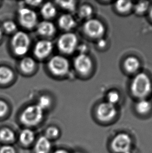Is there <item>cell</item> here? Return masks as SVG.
Listing matches in <instances>:
<instances>
[{
	"label": "cell",
	"mask_w": 152,
	"mask_h": 153,
	"mask_svg": "<svg viewBox=\"0 0 152 153\" xmlns=\"http://www.w3.org/2000/svg\"><path fill=\"white\" fill-rule=\"evenodd\" d=\"M8 111V105L5 102L0 100V118H2L7 114Z\"/></svg>",
	"instance_id": "30"
},
{
	"label": "cell",
	"mask_w": 152,
	"mask_h": 153,
	"mask_svg": "<svg viewBox=\"0 0 152 153\" xmlns=\"http://www.w3.org/2000/svg\"><path fill=\"white\" fill-rule=\"evenodd\" d=\"M93 10L92 7L88 5H83L79 10V15L83 19H89L92 16Z\"/></svg>",
	"instance_id": "24"
},
{
	"label": "cell",
	"mask_w": 152,
	"mask_h": 153,
	"mask_svg": "<svg viewBox=\"0 0 152 153\" xmlns=\"http://www.w3.org/2000/svg\"><path fill=\"white\" fill-rule=\"evenodd\" d=\"M151 89L150 79L145 73H141L136 76L131 84V90L134 95L143 98L148 95Z\"/></svg>",
	"instance_id": "2"
},
{
	"label": "cell",
	"mask_w": 152,
	"mask_h": 153,
	"mask_svg": "<svg viewBox=\"0 0 152 153\" xmlns=\"http://www.w3.org/2000/svg\"><path fill=\"white\" fill-rule=\"evenodd\" d=\"M53 44L51 41L42 40L38 42L34 48V54L37 58L42 59L51 53Z\"/></svg>",
	"instance_id": "11"
},
{
	"label": "cell",
	"mask_w": 152,
	"mask_h": 153,
	"mask_svg": "<svg viewBox=\"0 0 152 153\" xmlns=\"http://www.w3.org/2000/svg\"><path fill=\"white\" fill-rule=\"evenodd\" d=\"M150 16H151V19H152V8H151V10Z\"/></svg>",
	"instance_id": "37"
},
{
	"label": "cell",
	"mask_w": 152,
	"mask_h": 153,
	"mask_svg": "<svg viewBox=\"0 0 152 153\" xmlns=\"http://www.w3.org/2000/svg\"><path fill=\"white\" fill-rule=\"evenodd\" d=\"M16 28L17 26L16 24L13 21H6L3 24V28L4 30L8 33H13L16 30Z\"/></svg>",
	"instance_id": "28"
},
{
	"label": "cell",
	"mask_w": 152,
	"mask_h": 153,
	"mask_svg": "<svg viewBox=\"0 0 152 153\" xmlns=\"http://www.w3.org/2000/svg\"><path fill=\"white\" fill-rule=\"evenodd\" d=\"M151 109V104L146 100H141L136 105V110L139 114H145Z\"/></svg>",
	"instance_id": "21"
},
{
	"label": "cell",
	"mask_w": 152,
	"mask_h": 153,
	"mask_svg": "<svg viewBox=\"0 0 152 153\" xmlns=\"http://www.w3.org/2000/svg\"><path fill=\"white\" fill-rule=\"evenodd\" d=\"M81 153V152H75V153Z\"/></svg>",
	"instance_id": "38"
},
{
	"label": "cell",
	"mask_w": 152,
	"mask_h": 153,
	"mask_svg": "<svg viewBox=\"0 0 152 153\" xmlns=\"http://www.w3.org/2000/svg\"><path fill=\"white\" fill-rule=\"evenodd\" d=\"M58 24L62 29L69 30L74 28L76 26V21L70 14H64L58 19Z\"/></svg>",
	"instance_id": "15"
},
{
	"label": "cell",
	"mask_w": 152,
	"mask_h": 153,
	"mask_svg": "<svg viewBox=\"0 0 152 153\" xmlns=\"http://www.w3.org/2000/svg\"><path fill=\"white\" fill-rule=\"evenodd\" d=\"M133 145L131 137L126 133H119L114 137L111 142V149L114 153H126L131 152Z\"/></svg>",
	"instance_id": "3"
},
{
	"label": "cell",
	"mask_w": 152,
	"mask_h": 153,
	"mask_svg": "<svg viewBox=\"0 0 152 153\" xmlns=\"http://www.w3.org/2000/svg\"><path fill=\"white\" fill-rule=\"evenodd\" d=\"M60 134V130L57 127L51 126L46 129L44 136L49 140H51L57 139Z\"/></svg>",
	"instance_id": "23"
},
{
	"label": "cell",
	"mask_w": 152,
	"mask_h": 153,
	"mask_svg": "<svg viewBox=\"0 0 152 153\" xmlns=\"http://www.w3.org/2000/svg\"><path fill=\"white\" fill-rule=\"evenodd\" d=\"M14 77V73L6 66H0V84H5L10 82Z\"/></svg>",
	"instance_id": "18"
},
{
	"label": "cell",
	"mask_w": 152,
	"mask_h": 153,
	"mask_svg": "<svg viewBox=\"0 0 152 153\" xmlns=\"http://www.w3.org/2000/svg\"><path fill=\"white\" fill-rule=\"evenodd\" d=\"M43 117V110L37 104L32 105L24 110L20 116V121L26 126H34L41 122Z\"/></svg>",
	"instance_id": "1"
},
{
	"label": "cell",
	"mask_w": 152,
	"mask_h": 153,
	"mask_svg": "<svg viewBox=\"0 0 152 153\" xmlns=\"http://www.w3.org/2000/svg\"><path fill=\"white\" fill-rule=\"evenodd\" d=\"M35 139V134L33 131L29 128H25L21 131L19 135L20 143L25 146L31 145Z\"/></svg>",
	"instance_id": "14"
},
{
	"label": "cell",
	"mask_w": 152,
	"mask_h": 153,
	"mask_svg": "<svg viewBox=\"0 0 152 153\" xmlns=\"http://www.w3.org/2000/svg\"><path fill=\"white\" fill-rule=\"evenodd\" d=\"M132 153L131 151V152H127V153Z\"/></svg>",
	"instance_id": "39"
},
{
	"label": "cell",
	"mask_w": 152,
	"mask_h": 153,
	"mask_svg": "<svg viewBox=\"0 0 152 153\" xmlns=\"http://www.w3.org/2000/svg\"><path fill=\"white\" fill-rule=\"evenodd\" d=\"M27 2L29 5H33V6H37V5H38L42 2L41 1H27Z\"/></svg>",
	"instance_id": "34"
},
{
	"label": "cell",
	"mask_w": 152,
	"mask_h": 153,
	"mask_svg": "<svg viewBox=\"0 0 152 153\" xmlns=\"http://www.w3.org/2000/svg\"><path fill=\"white\" fill-rule=\"evenodd\" d=\"M78 49L80 52V54H85V52L87 50V47L86 45H81L80 46H79Z\"/></svg>",
	"instance_id": "32"
},
{
	"label": "cell",
	"mask_w": 152,
	"mask_h": 153,
	"mask_svg": "<svg viewBox=\"0 0 152 153\" xmlns=\"http://www.w3.org/2000/svg\"><path fill=\"white\" fill-rule=\"evenodd\" d=\"M41 13L44 18L51 19L56 14V9L51 2H47L43 5L41 10Z\"/></svg>",
	"instance_id": "17"
},
{
	"label": "cell",
	"mask_w": 152,
	"mask_h": 153,
	"mask_svg": "<svg viewBox=\"0 0 152 153\" xmlns=\"http://www.w3.org/2000/svg\"><path fill=\"white\" fill-rule=\"evenodd\" d=\"M11 44L15 53L18 56H23L29 50L30 41L27 33L19 31L13 36Z\"/></svg>",
	"instance_id": "4"
},
{
	"label": "cell",
	"mask_w": 152,
	"mask_h": 153,
	"mask_svg": "<svg viewBox=\"0 0 152 153\" xmlns=\"http://www.w3.org/2000/svg\"><path fill=\"white\" fill-rule=\"evenodd\" d=\"M106 45V42L105 40L103 39H101L98 42V46L100 48H104Z\"/></svg>",
	"instance_id": "33"
},
{
	"label": "cell",
	"mask_w": 152,
	"mask_h": 153,
	"mask_svg": "<svg viewBox=\"0 0 152 153\" xmlns=\"http://www.w3.org/2000/svg\"><path fill=\"white\" fill-rule=\"evenodd\" d=\"M140 66V62L137 58L131 56L127 58L125 62V67L128 72L133 73L138 70Z\"/></svg>",
	"instance_id": "20"
},
{
	"label": "cell",
	"mask_w": 152,
	"mask_h": 153,
	"mask_svg": "<svg viewBox=\"0 0 152 153\" xmlns=\"http://www.w3.org/2000/svg\"><path fill=\"white\" fill-rule=\"evenodd\" d=\"M16 139L15 133L8 128L0 129V141L5 143H13Z\"/></svg>",
	"instance_id": "16"
},
{
	"label": "cell",
	"mask_w": 152,
	"mask_h": 153,
	"mask_svg": "<svg viewBox=\"0 0 152 153\" xmlns=\"http://www.w3.org/2000/svg\"><path fill=\"white\" fill-rule=\"evenodd\" d=\"M74 65L78 72L85 75L90 71L92 63L90 58L86 54H80L75 59Z\"/></svg>",
	"instance_id": "10"
},
{
	"label": "cell",
	"mask_w": 152,
	"mask_h": 153,
	"mask_svg": "<svg viewBox=\"0 0 152 153\" xmlns=\"http://www.w3.org/2000/svg\"><path fill=\"white\" fill-rule=\"evenodd\" d=\"M56 2L64 10H68L69 12H74L75 10L76 2L74 1H58Z\"/></svg>",
	"instance_id": "25"
},
{
	"label": "cell",
	"mask_w": 152,
	"mask_h": 153,
	"mask_svg": "<svg viewBox=\"0 0 152 153\" xmlns=\"http://www.w3.org/2000/svg\"><path fill=\"white\" fill-rule=\"evenodd\" d=\"M55 30L54 25L49 21H43L38 25V33L43 36H51L54 34Z\"/></svg>",
	"instance_id": "13"
},
{
	"label": "cell",
	"mask_w": 152,
	"mask_h": 153,
	"mask_svg": "<svg viewBox=\"0 0 152 153\" xmlns=\"http://www.w3.org/2000/svg\"><path fill=\"white\" fill-rule=\"evenodd\" d=\"M117 114V110L115 105L108 102L101 103L98 106L96 112L97 118L102 122L111 121Z\"/></svg>",
	"instance_id": "7"
},
{
	"label": "cell",
	"mask_w": 152,
	"mask_h": 153,
	"mask_svg": "<svg viewBox=\"0 0 152 153\" xmlns=\"http://www.w3.org/2000/svg\"><path fill=\"white\" fill-rule=\"evenodd\" d=\"M107 100L109 103H111L115 105V103H117L119 101V95L117 91H110L107 95Z\"/></svg>",
	"instance_id": "29"
},
{
	"label": "cell",
	"mask_w": 152,
	"mask_h": 153,
	"mask_svg": "<svg viewBox=\"0 0 152 153\" xmlns=\"http://www.w3.org/2000/svg\"><path fill=\"white\" fill-rule=\"evenodd\" d=\"M117 10L121 13H127L131 9L132 3L129 1H119L116 2Z\"/></svg>",
	"instance_id": "22"
},
{
	"label": "cell",
	"mask_w": 152,
	"mask_h": 153,
	"mask_svg": "<svg viewBox=\"0 0 152 153\" xmlns=\"http://www.w3.org/2000/svg\"><path fill=\"white\" fill-rule=\"evenodd\" d=\"M0 153H16L14 147L10 145L2 146L0 148Z\"/></svg>",
	"instance_id": "31"
},
{
	"label": "cell",
	"mask_w": 152,
	"mask_h": 153,
	"mask_svg": "<svg viewBox=\"0 0 152 153\" xmlns=\"http://www.w3.org/2000/svg\"><path fill=\"white\" fill-rule=\"evenodd\" d=\"M19 21L22 26L31 29L37 23V15L35 12L28 8H21L19 10Z\"/></svg>",
	"instance_id": "8"
},
{
	"label": "cell",
	"mask_w": 152,
	"mask_h": 153,
	"mask_svg": "<svg viewBox=\"0 0 152 153\" xmlns=\"http://www.w3.org/2000/svg\"><path fill=\"white\" fill-rule=\"evenodd\" d=\"M148 2L142 1L139 2L135 6V10L138 14H142L145 12L148 7Z\"/></svg>",
	"instance_id": "27"
},
{
	"label": "cell",
	"mask_w": 152,
	"mask_h": 153,
	"mask_svg": "<svg viewBox=\"0 0 152 153\" xmlns=\"http://www.w3.org/2000/svg\"><path fill=\"white\" fill-rule=\"evenodd\" d=\"M83 29L85 33L92 38L101 37L105 31L103 24L95 19H89L86 21L84 23Z\"/></svg>",
	"instance_id": "9"
},
{
	"label": "cell",
	"mask_w": 152,
	"mask_h": 153,
	"mask_svg": "<svg viewBox=\"0 0 152 153\" xmlns=\"http://www.w3.org/2000/svg\"><path fill=\"white\" fill-rule=\"evenodd\" d=\"M53 153H69L65 149H60L56 150Z\"/></svg>",
	"instance_id": "35"
},
{
	"label": "cell",
	"mask_w": 152,
	"mask_h": 153,
	"mask_svg": "<svg viewBox=\"0 0 152 153\" xmlns=\"http://www.w3.org/2000/svg\"><path fill=\"white\" fill-rule=\"evenodd\" d=\"M2 35H3V33H2V29L0 28V40L2 38Z\"/></svg>",
	"instance_id": "36"
},
{
	"label": "cell",
	"mask_w": 152,
	"mask_h": 153,
	"mask_svg": "<svg viewBox=\"0 0 152 153\" xmlns=\"http://www.w3.org/2000/svg\"><path fill=\"white\" fill-rule=\"evenodd\" d=\"M78 39L74 33H65L62 35L58 40V46L61 51L64 53H72L76 50Z\"/></svg>",
	"instance_id": "6"
},
{
	"label": "cell",
	"mask_w": 152,
	"mask_h": 153,
	"mask_svg": "<svg viewBox=\"0 0 152 153\" xmlns=\"http://www.w3.org/2000/svg\"><path fill=\"white\" fill-rule=\"evenodd\" d=\"M48 68L52 73L57 76H63L67 74L69 70L68 60L61 56L52 57L48 63Z\"/></svg>",
	"instance_id": "5"
},
{
	"label": "cell",
	"mask_w": 152,
	"mask_h": 153,
	"mask_svg": "<svg viewBox=\"0 0 152 153\" xmlns=\"http://www.w3.org/2000/svg\"><path fill=\"white\" fill-rule=\"evenodd\" d=\"M51 103V100L47 96L43 95L39 98L37 105L42 109H46L49 107Z\"/></svg>",
	"instance_id": "26"
},
{
	"label": "cell",
	"mask_w": 152,
	"mask_h": 153,
	"mask_svg": "<svg viewBox=\"0 0 152 153\" xmlns=\"http://www.w3.org/2000/svg\"><path fill=\"white\" fill-rule=\"evenodd\" d=\"M51 147L50 140L45 136H42L35 142L34 152L35 153H49Z\"/></svg>",
	"instance_id": "12"
},
{
	"label": "cell",
	"mask_w": 152,
	"mask_h": 153,
	"mask_svg": "<svg viewBox=\"0 0 152 153\" xmlns=\"http://www.w3.org/2000/svg\"><path fill=\"white\" fill-rule=\"evenodd\" d=\"M35 60L30 57L23 58L20 63L21 70L26 73H29L32 72L35 68Z\"/></svg>",
	"instance_id": "19"
}]
</instances>
